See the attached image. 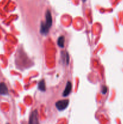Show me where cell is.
<instances>
[{"instance_id":"3","label":"cell","mask_w":123,"mask_h":124,"mask_svg":"<svg viewBox=\"0 0 123 124\" xmlns=\"http://www.w3.org/2000/svg\"><path fill=\"white\" fill-rule=\"evenodd\" d=\"M52 23H53V19H52L51 14L50 11L48 10L45 13V22L44 23L48 29H50L52 25Z\"/></svg>"},{"instance_id":"10","label":"cell","mask_w":123,"mask_h":124,"mask_svg":"<svg viewBox=\"0 0 123 124\" xmlns=\"http://www.w3.org/2000/svg\"><path fill=\"white\" fill-rule=\"evenodd\" d=\"M107 87H105V86H104L103 87H102V92L103 94H105V93H106V92H107Z\"/></svg>"},{"instance_id":"8","label":"cell","mask_w":123,"mask_h":124,"mask_svg":"<svg viewBox=\"0 0 123 124\" xmlns=\"http://www.w3.org/2000/svg\"><path fill=\"white\" fill-rule=\"evenodd\" d=\"M38 88L42 92H45L46 90L45 87V82L44 80H41L38 84Z\"/></svg>"},{"instance_id":"5","label":"cell","mask_w":123,"mask_h":124,"mask_svg":"<svg viewBox=\"0 0 123 124\" xmlns=\"http://www.w3.org/2000/svg\"><path fill=\"white\" fill-rule=\"evenodd\" d=\"M71 90H72V84L70 82H68L66 84V87H65L64 92L63 93V96H67L71 93Z\"/></svg>"},{"instance_id":"7","label":"cell","mask_w":123,"mask_h":124,"mask_svg":"<svg viewBox=\"0 0 123 124\" xmlns=\"http://www.w3.org/2000/svg\"><path fill=\"white\" fill-rule=\"evenodd\" d=\"M49 29L46 25L44 23H42L41 24V29H40V32L42 35H46L48 34V31H49Z\"/></svg>"},{"instance_id":"6","label":"cell","mask_w":123,"mask_h":124,"mask_svg":"<svg viewBox=\"0 0 123 124\" xmlns=\"http://www.w3.org/2000/svg\"><path fill=\"white\" fill-rule=\"evenodd\" d=\"M61 59L63 63H64V64H66V65H68L69 63V61L68 53L66 52H62Z\"/></svg>"},{"instance_id":"2","label":"cell","mask_w":123,"mask_h":124,"mask_svg":"<svg viewBox=\"0 0 123 124\" xmlns=\"http://www.w3.org/2000/svg\"><path fill=\"white\" fill-rule=\"evenodd\" d=\"M29 124H39L37 110H36L31 113L30 117V120H29Z\"/></svg>"},{"instance_id":"9","label":"cell","mask_w":123,"mask_h":124,"mask_svg":"<svg viewBox=\"0 0 123 124\" xmlns=\"http://www.w3.org/2000/svg\"><path fill=\"white\" fill-rule=\"evenodd\" d=\"M58 46L62 48L64 47V44H65V38L63 36H60L57 40Z\"/></svg>"},{"instance_id":"12","label":"cell","mask_w":123,"mask_h":124,"mask_svg":"<svg viewBox=\"0 0 123 124\" xmlns=\"http://www.w3.org/2000/svg\"></svg>"},{"instance_id":"11","label":"cell","mask_w":123,"mask_h":124,"mask_svg":"<svg viewBox=\"0 0 123 124\" xmlns=\"http://www.w3.org/2000/svg\"><path fill=\"white\" fill-rule=\"evenodd\" d=\"M82 1H83V2H84V1H86V0H82Z\"/></svg>"},{"instance_id":"4","label":"cell","mask_w":123,"mask_h":124,"mask_svg":"<svg viewBox=\"0 0 123 124\" xmlns=\"http://www.w3.org/2000/svg\"><path fill=\"white\" fill-rule=\"evenodd\" d=\"M8 90L7 85L4 82L0 83V94L1 95H7L8 94Z\"/></svg>"},{"instance_id":"1","label":"cell","mask_w":123,"mask_h":124,"mask_svg":"<svg viewBox=\"0 0 123 124\" xmlns=\"http://www.w3.org/2000/svg\"><path fill=\"white\" fill-rule=\"evenodd\" d=\"M69 104V101L68 99H65V100H60L59 101L55 103V107L57 108L60 111H62L66 109L68 107Z\"/></svg>"}]
</instances>
